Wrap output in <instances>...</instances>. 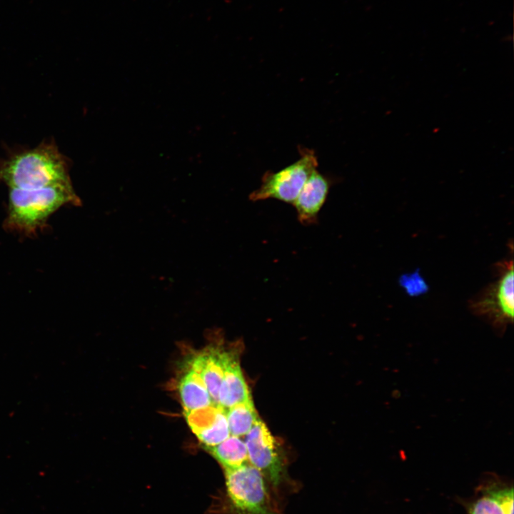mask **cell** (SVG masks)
<instances>
[{
  "mask_svg": "<svg viewBox=\"0 0 514 514\" xmlns=\"http://www.w3.org/2000/svg\"><path fill=\"white\" fill-rule=\"evenodd\" d=\"M223 470L238 468L248 463L247 448L241 437L230 435L219 444L205 448Z\"/></svg>",
  "mask_w": 514,
  "mask_h": 514,
  "instance_id": "8fae6325",
  "label": "cell"
},
{
  "mask_svg": "<svg viewBox=\"0 0 514 514\" xmlns=\"http://www.w3.org/2000/svg\"><path fill=\"white\" fill-rule=\"evenodd\" d=\"M178 390L183 411H191L213 404L203 379L190 367L180 378Z\"/></svg>",
  "mask_w": 514,
  "mask_h": 514,
  "instance_id": "30bf717a",
  "label": "cell"
},
{
  "mask_svg": "<svg viewBox=\"0 0 514 514\" xmlns=\"http://www.w3.org/2000/svg\"><path fill=\"white\" fill-rule=\"evenodd\" d=\"M225 411L230 435L238 437H244L259 418L251 398L238 403Z\"/></svg>",
  "mask_w": 514,
  "mask_h": 514,
  "instance_id": "7c38bea8",
  "label": "cell"
},
{
  "mask_svg": "<svg viewBox=\"0 0 514 514\" xmlns=\"http://www.w3.org/2000/svg\"><path fill=\"white\" fill-rule=\"evenodd\" d=\"M222 409L223 408L218 405L212 404L202 408L183 411V415L189 427L196 435L210 427Z\"/></svg>",
  "mask_w": 514,
  "mask_h": 514,
  "instance_id": "5bb4252c",
  "label": "cell"
},
{
  "mask_svg": "<svg viewBox=\"0 0 514 514\" xmlns=\"http://www.w3.org/2000/svg\"><path fill=\"white\" fill-rule=\"evenodd\" d=\"M228 503L235 514H277L261 472L247 463L225 469Z\"/></svg>",
  "mask_w": 514,
  "mask_h": 514,
  "instance_id": "3957f363",
  "label": "cell"
},
{
  "mask_svg": "<svg viewBox=\"0 0 514 514\" xmlns=\"http://www.w3.org/2000/svg\"><path fill=\"white\" fill-rule=\"evenodd\" d=\"M68 204L81 205L71 181L33 189L9 188L4 226L26 236L36 234L51 214Z\"/></svg>",
  "mask_w": 514,
  "mask_h": 514,
  "instance_id": "7a4b0ae2",
  "label": "cell"
},
{
  "mask_svg": "<svg viewBox=\"0 0 514 514\" xmlns=\"http://www.w3.org/2000/svg\"><path fill=\"white\" fill-rule=\"evenodd\" d=\"M491 496L500 506L504 514H513V490L507 488L491 490Z\"/></svg>",
  "mask_w": 514,
  "mask_h": 514,
  "instance_id": "e0dca14e",
  "label": "cell"
},
{
  "mask_svg": "<svg viewBox=\"0 0 514 514\" xmlns=\"http://www.w3.org/2000/svg\"><path fill=\"white\" fill-rule=\"evenodd\" d=\"M244 442L249 463L278 486L283 475V463L273 436L260 418L244 436Z\"/></svg>",
  "mask_w": 514,
  "mask_h": 514,
  "instance_id": "5b68a950",
  "label": "cell"
},
{
  "mask_svg": "<svg viewBox=\"0 0 514 514\" xmlns=\"http://www.w3.org/2000/svg\"><path fill=\"white\" fill-rule=\"evenodd\" d=\"M505 268L498 281L473 306L480 313L502 324L511 322L514 313L513 261L507 263Z\"/></svg>",
  "mask_w": 514,
  "mask_h": 514,
  "instance_id": "8992f818",
  "label": "cell"
},
{
  "mask_svg": "<svg viewBox=\"0 0 514 514\" xmlns=\"http://www.w3.org/2000/svg\"><path fill=\"white\" fill-rule=\"evenodd\" d=\"M230 435L225 409L218 413L214 423L208 428L196 434L205 448L215 446Z\"/></svg>",
  "mask_w": 514,
  "mask_h": 514,
  "instance_id": "4fadbf2b",
  "label": "cell"
},
{
  "mask_svg": "<svg viewBox=\"0 0 514 514\" xmlns=\"http://www.w3.org/2000/svg\"><path fill=\"white\" fill-rule=\"evenodd\" d=\"M226 351L217 346H209L195 355L189 367L203 379L213 404H218V391L224 372Z\"/></svg>",
  "mask_w": 514,
  "mask_h": 514,
  "instance_id": "9c48e42d",
  "label": "cell"
},
{
  "mask_svg": "<svg viewBox=\"0 0 514 514\" xmlns=\"http://www.w3.org/2000/svg\"><path fill=\"white\" fill-rule=\"evenodd\" d=\"M331 183L317 168L309 176L292 203L298 220L303 225L316 223L318 215L327 198Z\"/></svg>",
  "mask_w": 514,
  "mask_h": 514,
  "instance_id": "52a82bcc",
  "label": "cell"
},
{
  "mask_svg": "<svg viewBox=\"0 0 514 514\" xmlns=\"http://www.w3.org/2000/svg\"><path fill=\"white\" fill-rule=\"evenodd\" d=\"M251 398L236 353L226 351L224 372L218 391V404L227 409Z\"/></svg>",
  "mask_w": 514,
  "mask_h": 514,
  "instance_id": "ba28073f",
  "label": "cell"
},
{
  "mask_svg": "<svg viewBox=\"0 0 514 514\" xmlns=\"http://www.w3.org/2000/svg\"><path fill=\"white\" fill-rule=\"evenodd\" d=\"M470 514H504L499 504L490 495L478 499L472 506Z\"/></svg>",
  "mask_w": 514,
  "mask_h": 514,
  "instance_id": "2e32d148",
  "label": "cell"
},
{
  "mask_svg": "<svg viewBox=\"0 0 514 514\" xmlns=\"http://www.w3.org/2000/svg\"><path fill=\"white\" fill-rule=\"evenodd\" d=\"M68 159L54 142L11 155L0 163V181L9 188L33 189L71 181Z\"/></svg>",
  "mask_w": 514,
  "mask_h": 514,
  "instance_id": "6da1fadb",
  "label": "cell"
},
{
  "mask_svg": "<svg viewBox=\"0 0 514 514\" xmlns=\"http://www.w3.org/2000/svg\"><path fill=\"white\" fill-rule=\"evenodd\" d=\"M400 285L405 290L408 294L412 296H419L428 291V286L418 271L400 276Z\"/></svg>",
  "mask_w": 514,
  "mask_h": 514,
  "instance_id": "9a60e30c",
  "label": "cell"
},
{
  "mask_svg": "<svg viewBox=\"0 0 514 514\" xmlns=\"http://www.w3.org/2000/svg\"><path fill=\"white\" fill-rule=\"evenodd\" d=\"M301 157L294 163L276 171H267L260 186L249 195L253 201L275 198L293 203L311 173L317 168L318 159L313 150L302 148Z\"/></svg>",
  "mask_w": 514,
  "mask_h": 514,
  "instance_id": "277c9868",
  "label": "cell"
}]
</instances>
